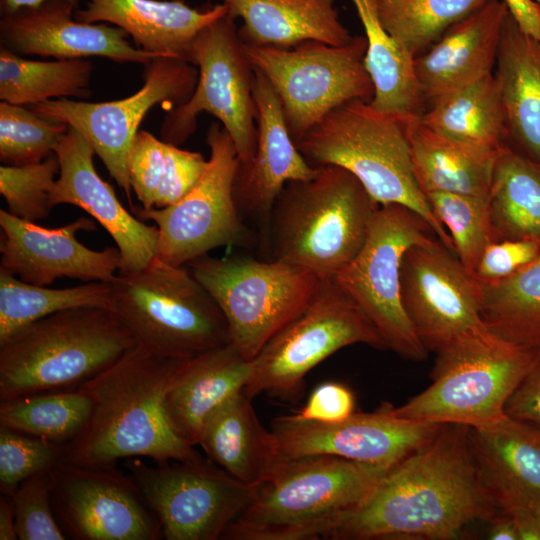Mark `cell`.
Returning <instances> with one entry per match:
<instances>
[{"instance_id": "obj_16", "label": "cell", "mask_w": 540, "mask_h": 540, "mask_svg": "<svg viewBox=\"0 0 540 540\" xmlns=\"http://www.w3.org/2000/svg\"><path fill=\"white\" fill-rule=\"evenodd\" d=\"M126 468L158 518L166 540L221 539L256 487L200 456L155 466L135 457L127 460Z\"/></svg>"}, {"instance_id": "obj_42", "label": "cell", "mask_w": 540, "mask_h": 540, "mask_svg": "<svg viewBox=\"0 0 540 540\" xmlns=\"http://www.w3.org/2000/svg\"><path fill=\"white\" fill-rule=\"evenodd\" d=\"M68 126L50 121L29 106L0 103V159L4 165L39 163L54 154Z\"/></svg>"}, {"instance_id": "obj_4", "label": "cell", "mask_w": 540, "mask_h": 540, "mask_svg": "<svg viewBox=\"0 0 540 540\" xmlns=\"http://www.w3.org/2000/svg\"><path fill=\"white\" fill-rule=\"evenodd\" d=\"M309 180L288 182L270 217L273 259L333 278L361 250L379 204L348 170L317 166Z\"/></svg>"}, {"instance_id": "obj_15", "label": "cell", "mask_w": 540, "mask_h": 540, "mask_svg": "<svg viewBox=\"0 0 540 540\" xmlns=\"http://www.w3.org/2000/svg\"><path fill=\"white\" fill-rule=\"evenodd\" d=\"M198 68L185 60L160 56L145 64L143 86L129 97L86 102L60 98L29 106L40 116L79 132L131 200L127 157L146 114L157 104L176 107L193 94Z\"/></svg>"}, {"instance_id": "obj_12", "label": "cell", "mask_w": 540, "mask_h": 540, "mask_svg": "<svg viewBox=\"0 0 540 540\" xmlns=\"http://www.w3.org/2000/svg\"><path fill=\"white\" fill-rule=\"evenodd\" d=\"M437 238L429 224L400 204L379 205L359 253L333 277L373 323L386 348L421 362L428 351L404 309L401 264L406 251Z\"/></svg>"}, {"instance_id": "obj_41", "label": "cell", "mask_w": 540, "mask_h": 540, "mask_svg": "<svg viewBox=\"0 0 540 540\" xmlns=\"http://www.w3.org/2000/svg\"><path fill=\"white\" fill-rule=\"evenodd\" d=\"M425 196L437 219L448 231L455 255L474 275L482 252L494 241L489 197L447 192H431Z\"/></svg>"}, {"instance_id": "obj_34", "label": "cell", "mask_w": 540, "mask_h": 540, "mask_svg": "<svg viewBox=\"0 0 540 540\" xmlns=\"http://www.w3.org/2000/svg\"><path fill=\"white\" fill-rule=\"evenodd\" d=\"M207 162L199 152L180 149L139 130L127 157L131 189L143 209L166 208L188 193Z\"/></svg>"}, {"instance_id": "obj_51", "label": "cell", "mask_w": 540, "mask_h": 540, "mask_svg": "<svg viewBox=\"0 0 540 540\" xmlns=\"http://www.w3.org/2000/svg\"><path fill=\"white\" fill-rule=\"evenodd\" d=\"M509 516L517 526L520 540H540V510Z\"/></svg>"}, {"instance_id": "obj_48", "label": "cell", "mask_w": 540, "mask_h": 540, "mask_svg": "<svg viewBox=\"0 0 540 540\" xmlns=\"http://www.w3.org/2000/svg\"><path fill=\"white\" fill-rule=\"evenodd\" d=\"M505 414L540 428V358L508 399Z\"/></svg>"}, {"instance_id": "obj_8", "label": "cell", "mask_w": 540, "mask_h": 540, "mask_svg": "<svg viewBox=\"0 0 540 540\" xmlns=\"http://www.w3.org/2000/svg\"><path fill=\"white\" fill-rule=\"evenodd\" d=\"M540 358V349L500 338L467 341L436 353L432 384L390 411L440 424L478 427L506 416L505 406Z\"/></svg>"}, {"instance_id": "obj_14", "label": "cell", "mask_w": 540, "mask_h": 540, "mask_svg": "<svg viewBox=\"0 0 540 540\" xmlns=\"http://www.w3.org/2000/svg\"><path fill=\"white\" fill-rule=\"evenodd\" d=\"M206 143L207 166L185 196L166 208L135 210L137 217L156 224V257L173 266H184L219 247L253 243L234 199L239 165L235 145L220 122L210 125Z\"/></svg>"}, {"instance_id": "obj_31", "label": "cell", "mask_w": 540, "mask_h": 540, "mask_svg": "<svg viewBox=\"0 0 540 540\" xmlns=\"http://www.w3.org/2000/svg\"><path fill=\"white\" fill-rule=\"evenodd\" d=\"M406 131L413 172L424 193L447 192L489 197L497 154L473 149L409 118Z\"/></svg>"}, {"instance_id": "obj_50", "label": "cell", "mask_w": 540, "mask_h": 540, "mask_svg": "<svg viewBox=\"0 0 540 540\" xmlns=\"http://www.w3.org/2000/svg\"><path fill=\"white\" fill-rule=\"evenodd\" d=\"M488 539L491 540H520L517 526L513 519L502 512H498L490 520Z\"/></svg>"}, {"instance_id": "obj_19", "label": "cell", "mask_w": 540, "mask_h": 540, "mask_svg": "<svg viewBox=\"0 0 540 540\" xmlns=\"http://www.w3.org/2000/svg\"><path fill=\"white\" fill-rule=\"evenodd\" d=\"M442 424L394 415L389 403L372 413H354L336 423L281 416L272 429L282 458L331 455L394 467L428 442Z\"/></svg>"}, {"instance_id": "obj_5", "label": "cell", "mask_w": 540, "mask_h": 540, "mask_svg": "<svg viewBox=\"0 0 540 540\" xmlns=\"http://www.w3.org/2000/svg\"><path fill=\"white\" fill-rule=\"evenodd\" d=\"M136 344L106 308H72L44 317L0 344V400L78 388Z\"/></svg>"}, {"instance_id": "obj_47", "label": "cell", "mask_w": 540, "mask_h": 540, "mask_svg": "<svg viewBox=\"0 0 540 540\" xmlns=\"http://www.w3.org/2000/svg\"><path fill=\"white\" fill-rule=\"evenodd\" d=\"M354 408V394L346 385L325 382L312 391L296 416L308 421L336 423L353 415Z\"/></svg>"}, {"instance_id": "obj_22", "label": "cell", "mask_w": 540, "mask_h": 540, "mask_svg": "<svg viewBox=\"0 0 540 540\" xmlns=\"http://www.w3.org/2000/svg\"><path fill=\"white\" fill-rule=\"evenodd\" d=\"M66 0H46L33 7L2 14L0 43L22 55L57 60L98 56L115 62L147 64L160 57L137 48L117 26L84 23L74 18Z\"/></svg>"}, {"instance_id": "obj_49", "label": "cell", "mask_w": 540, "mask_h": 540, "mask_svg": "<svg viewBox=\"0 0 540 540\" xmlns=\"http://www.w3.org/2000/svg\"><path fill=\"white\" fill-rule=\"evenodd\" d=\"M519 27L540 41V3L534 0H504Z\"/></svg>"}, {"instance_id": "obj_13", "label": "cell", "mask_w": 540, "mask_h": 540, "mask_svg": "<svg viewBox=\"0 0 540 540\" xmlns=\"http://www.w3.org/2000/svg\"><path fill=\"white\" fill-rule=\"evenodd\" d=\"M190 63L199 70L196 88L185 103L166 115L161 139L183 144L195 132L199 114L207 112L230 135L239 163H248L257 145L255 71L234 19L226 14L204 27L193 41Z\"/></svg>"}, {"instance_id": "obj_26", "label": "cell", "mask_w": 540, "mask_h": 540, "mask_svg": "<svg viewBox=\"0 0 540 540\" xmlns=\"http://www.w3.org/2000/svg\"><path fill=\"white\" fill-rule=\"evenodd\" d=\"M226 14L222 3L201 10L183 0H88L85 9L74 11V18L111 23L132 37L139 49L190 62L197 34Z\"/></svg>"}, {"instance_id": "obj_23", "label": "cell", "mask_w": 540, "mask_h": 540, "mask_svg": "<svg viewBox=\"0 0 540 540\" xmlns=\"http://www.w3.org/2000/svg\"><path fill=\"white\" fill-rule=\"evenodd\" d=\"M254 71L257 145L253 158L239 163L233 192L241 216L258 219L269 235L271 212L284 186L290 181L313 178L318 167L312 166L298 150L278 96L266 77Z\"/></svg>"}, {"instance_id": "obj_20", "label": "cell", "mask_w": 540, "mask_h": 540, "mask_svg": "<svg viewBox=\"0 0 540 540\" xmlns=\"http://www.w3.org/2000/svg\"><path fill=\"white\" fill-rule=\"evenodd\" d=\"M0 271L35 285L48 286L63 277L84 282H111L120 268L118 247L93 250L77 239L80 231L96 230L94 219L80 217L58 228L0 210Z\"/></svg>"}, {"instance_id": "obj_21", "label": "cell", "mask_w": 540, "mask_h": 540, "mask_svg": "<svg viewBox=\"0 0 540 540\" xmlns=\"http://www.w3.org/2000/svg\"><path fill=\"white\" fill-rule=\"evenodd\" d=\"M59 162L51 203L83 209L110 234L121 254L119 272L132 273L148 266L157 254L158 229L128 212L112 186L97 173L96 154L89 142L68 127L54 151Z\"/></svg>"}, {"instance_id": "obj_30", "label": "cell", "mask_w": 540, "mask_h": 540, "mask_svg": "<svg viewBox=\"0 0 540 540\" xmlns=\"http://www.w3.org/2000/svg\"><path fill=\"white\" fill-rule=\"evenodd\" d=\"M198 446L209 460L250 486L262 483L283 460L273 432L260 423L243 392L210 416Z\"/></svg>"}, {"instance_id": "obj_33", "label": "cell", "mask_w": 540, "mask_h": 540, "mask_svg": "<svg viewBox=\"0 0 540 540\" xmlns=\"http://www.w3.org/2000/svg\"><path fill=\"white\" fill-rule=\"evenodd\" d=\"M367 40L365 68L374 85L370 104L402 119L420 117L426 107L414 67V56L382 26L374 0H351Z\"/></svg>"}, {"instance_id": "obj_6", "label": "cell", "mask_w": 540, "mask_h": 540, "mask_svg": "<svg viewBox=\"0 0 540 540\" xmlns=\"http://www.w3.org/2000/svg\"><path fill=\"white\" fill-rule=\"evenodd\" d=\"M354 99L329 112L296 146L312 166L351 172L379 204H400L421 216L451 252L454 246L421 191L412 167L406 122Z\"/></svg>"}, {"instance_id": "obj_1", "label": "cell", "mask_w": 540, "mask_h": 540, "mask_svg": "<svg viewBox=\"0 0 540 540\" xmlns=\"http://www.w3.org/2000/svg\"><path fill=\"white\" fill-rule=\"evenodd\" d=\"M469 427L442 424L424 445L392 467L327 539H455L474 520L499 511L482 491L468 446Z\"/></svg>"}, {"instance_id": "obj_45", "label": "cell", "mask_w": 540, "mask_h": 540, "mask_svg": "<svg viewBox=\"0 0 540 540\" xmlns=\"http://www.w3.org/2000/svg\"><path fill=\"white\" fill-rule=\"evenodd\" d=\"M51 470L24 480L10 496L20 540H64L52 499Z\"/></svg>"}, {"instance_id": "obj_11", "label": "cell", "mask_w": 540, "mask_h": 540, "mask_svg": "<svg viewBox=\"0 0 540 540\" xmlns=\"http://www.w3.org/2000/svg\"><path fill=\"white\" fill-rule=\"evenodd\" d=\"M244 49L278 96L295 144L336 107L374 97L364 65L365 36L341 46L308 40L289 48L244 44Z\"/></svg>"}, {"instance_id": "obj_37", "label": "cell", "mask_w": 540, "mask_h": 540, "mask_svg": "<svg viewBox=\"0 0 540 540\" xmlns=\"http://www.w3.org/2000/svg\"><path fill=\"white\" fill-rule=\"evenodd\" d=\"M478 282L488 330L509 343L540 349V256L505 279Z\"/></svg>"}, {"instance_id": "obj_17", "label": "cell", "mask_w": 540, "mask_h": 540, "mask_svg": "<svg viewBox=\"0 0 540 540\" xmlns=\"http://www.w3.org/2000/svg\"><path fill=\"white\" fill-rule=\"evenodd\" d=\"M404 309L423 346L435 354L493 335L481 318L479 282L438 238L410 247L401 264Z\"/></svg>"}, {"instance_id": "obj_25", "label": "cell", "mask_w": 540, "mask_h": 540, "mask_svg": "<svg viewBox=\"0 0 540 540\" xmlns=\"http://www.w3.org/2000/svg\"><path fill=\"white\" fill-rule=\"evenodd\" d=\"M508 12L504 0H491L414 58L426 102L493 73Z\"/></svg>"}, {"instance_id": "obj_43", "label": "cell", "mask_w": 540, "mask_h": 540, "mask_svg": "<svg viewBox=\"0 0 540 540\" xmlns=\"http://www.w3.org/2000/svg\"><path fill=\"white\" fill-rule=\"evenodd\" d=\"M57 172L59 162L55 153L39 163L1 165L0 193L7 203V211L31 222L47 218L53 208L51 193Z\"/></svg>"}, {"instance_id": "obj_52", "label": "cell", "mask_w": 540, "mask_h": 540, "mask_svg": "<svg viewBox=\"0 0 540 540\" xmlns=\"http://www.w3.org/2000/svg\"><path fill=\"white\" fill-rule=\"evenodd\" d=\"M18 539L15 526V512L10 496H0V540Z\"/></svg>"}, {"instance_id": "obj_24", "label": "cell", "mask_w": 540, "mask_h": 540, "mask_svg": "<svg viewBox=\"0 0 540 540\" xmlns=\"http://www.w3.org/2000/svg\"><path fill=\"white\" fill-rule=\"evenodd\" d=\"M468 446L479 485L499 512L540 510V428L504 416L469 427Z\"/></svg>"}, {"instance_id": "obj_9", "label": "cell", "mask_w": 540, "mask_h": 540, "mask_svg": "<svg viewBox=\"0 0 540 540\" xmlns=\"http://www.w3.org/2000/svg\"><path fill=\"white\" fill-rule=\"evenodd\" d=\"M186 267L221 309L229 343L250 361L303 310L320 282L312 272L277 259L207 254Z\"/></svg>"}, {"instance_id": "obj_32", "label": "cell", "mask_w": 540, "mask_h": 540, "mask_svg": "<svg viewBox=\"0 0 540 540\" xmlns=\"http://www.w3.org/2000/svg\"><path fill=\"white\" fill-rule=\"evenodd\" d=\"M420 120L434 132L484 153L497 154L506 145L494 73L431 98Z\"/></svg>"}, {"instance_id": "obj_3", "label": "cell", "mask_w": 540, "mask_h": 540, "mask_svg": "<svg viewBox=\"0 0 540 540\" xmlns=\"http://www.w3.org/2000/svg\"><path fill=\"white\" fill-rule=\"evenodd\" d=\"M391 468L331 455L283 459L254 489L225 540L327 539Z\"/></svg>"}, {"instance_id": "obj_10", "label": "cell", "mask_w": 540, "mask_h": 540, "mask_svg": "<svg viewBox=\"0 0 540 540\" xmlns=\"http://www.w3.org/2000/svg\"><path fill=\"white\" fill-rule=\"evenodd\" d=\"M354 344L387 349L373 323L336 281L320 279L303 310L251 360L243 393L250 399L265 393L284 401L295 400L311 369Z\"/></svg>"}, {"instance_id": "obj_44", "label": "cell", "mask_w": 540, "mask_h": 540, "mask_svg": "<svg viewBox=\"0 0 540 540\" xmlns=\"http://www.w3.org/2000/svg\"><path fill=\"white\" fill-rule=\"evenodd\" d=\"M65 445L0 425V490L11 496L26 479L63 461Z\"/></svg>"}, {"instance_id": "obj_29", "label": "cell", "mask_w": 540, "mask_h": 540, "mask_svg": "<svg viewBox=\"0 0 540 540\" xmlns=\"http://www.w3.org/2000/svg\"><path fill=\"white\" fill-rule=\"evenodd\" d=\"M232 19L241 18L238 29L244 44L289 48L314 40L333 46L353 37L343 26L334 0H221Z\"/></svg>"}, {"instance_id": "obj_40", "label": "cell", "mask_w": 540, "mask_h": 540, "mask_svg": "<svg viewBox=\"0 0 540 540\" xmlns=\"http://www.w3.org/2000/svg\"><path fill=\"white\" fill-rule=\"evenodd\" d=\"M384 29L414 57L491 0H374Z\"/></svg>"}, {"instance_id": "obj_7", "label": "cell", "mask_w": 540, "mask_h": 540, "mask_svg": "<svg viewBox=\"0 0 540 540\" xmlns=\"http://www.w3.org/2000/svg\"><path fill=\"white\" fill-rule=\"evenodd\" d=\"M110 310L137 344L164 357L188 359L229 343L226 319L184 266L155 257L144 269L118 272Z\"/></svg>"}, {"instance_id": "obj_46", "label": "cell", "mask_w": 540, "mask_h": 540, "mask_svg": "<svg viewBox=\"0 0 540 540\" xmlns=\"http://www.w3.org/2000/svg\"><path fill=\"white\" fill-rule=\"evenodd\" d=\"M538 256L540 241H493L482 252L474 276L480 282H497L511 276Z\"/></svg>"}, {"instance_id": "obj_27", "label": "cell", "mask_w": 540, "mask_h": 540, "mask_svg": "<svg viewBox=\"0 0 540 540\" xmlns=\"http://www.w3.org/2000/svg\"><path fill=\"white\" fill-rule=\"evenodd\" d=\"M250 373L251 361L231 343L185 359L165 397L167 418L176 434L198 446L207 420L243 392Z\"/></svg>"}, {"instance_id": "obj_53", "label": "cell", "mask_w": 540, "mask_h": 540, "mask_svg": "<svg viewBox=\"0 0 540 540\" xmlns=\"http://www.w3.org/2000/svg\"><path fill=\"white\" fill-rule=\"evenodd\" d=\"M44 1L46 0H1L0 1L1 14L11 13L24 7L37 6ZM66 1L71 3L75 9H77L80 2V0H66Z\"/></svg>"}, {"instance_id": "obj_28", "label": "cell", "mask_w": 540, "mask_h": 540, "mask_svg": "<svg viewBox=\"0 0 540 540\" xmlns=\"http://www.w3.org/2000/svg\"><path fill=\"white\" fill-rule=\"evenodd\" d=\"M496 78L506 145L540 165V41L508 12L500 38Z\"/></svg>"}, {"instance_id": "obj_39", "label": "cell", "mask_w": 540, "mask_h": 540, "mask_svg": "<svg viewBox=\"0 0 540 540\" xmlns=\"http://www.w3.org/2000/svg\"><path fill=\"white\" fill-rule=\"evenodd\" d=\"M90 411L89 397L78 388L41 392L1 401L0 425L65 445L82 431Z\"/></svg>"}, {"instance_id": "obj_35", "label": "cell", "mask_w": 540, "mask_h": 540, "mask_svg": "<svg viewBox=\"0 0 540 540\" xmlns=\"http://www.w3.org/2000/svg\"><path fill=\"white\" fill-rule=\"evenodd\" d=\"M489 211L494 241H540V165L505 145L494 162Z\"/></svg>"}, {"instance_id": "obj_38", "label": "cell", "mask_w": 540, "mask_h": 540, "mask_svg": "<svg viewBox=\"0 0 540 540\" xmlns=\"http://www.w3.org/2000/svg\"><path fill=\"white\" fill-rule=\"evenodd\" d=\"M80 307L110 310V282H85L54 289L30 284L0 271V344L33 322Z\"/></svg>"}, {"instance_id": "obj_36", "label": "cell", "mask_w": 540, "mask_h": 540, "mask_svg": "<svg viewBox=\"0 0 540 540\" xmlns=\"http://www.w3.org/2000/svg\"><path fill=\"white\" fill-rule=\"evenodd\" d=\"M93 70L85 58L34 61L0 47V99L23 106L52 98L87 99Z\"/></svg>"}, {"instance_id": "obj_2", "label": "cell", "mask_w": 540, "mask_h": 540, "mask_svg": "<svg viewBox=\"0 0 540 540\" xmlns=\"http://www.w3.org/2000/svg\"><path fill=\"white\" fill-rule=\"evenodd\" d=\"M136 344L111 366L81 384L91 411L82 431L65 444L63 461L114 466L124 458L155 462L193 460L195 447L172 428L165 410L167 391L183 361Z\"/></svg>"}, {"instance_id": "obj_18", "label": "cell", "mask_w": 540, "mask_h": 540, "mask_svg": "<svg viewBox=\"0 0 540 540\" xmlns=\"http://www.w3.org/2000/svg\"><path fill=\"white\" fill-rule=\"evenodd\" d=\"M55 515L79 540H158L161 524L131 476L115 466L60 462L51 469Z\"/></svg>"}]
</instances>
